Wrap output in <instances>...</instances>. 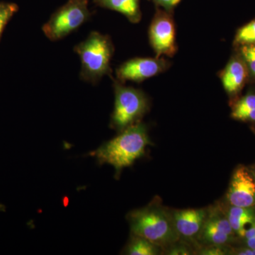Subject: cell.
<instances>
[{
  "label": "cell",
  "mask_w": 255,
  "mask_h": 255,
  "mask_svg": "<svg viewBox=\"0 0 255 255\" xmlns=\"http://www.w3.org/2000/svg\"><path fill=\"white\" fill-rule=\"evenodd\" d=\"M151 143L145 124L136 123L124 129L118 136L91 152L100 164L113 166L119 175L122 169L130 167L141 157Z\"/></svg>",
  "instance_id": "1"
},
{
  "label": "cell",
  "mask_w": 255,
  "mask_h": 255,
  "mask_svg": "<svg viewBox=\"0 0 255 255\" xmlns=\"http://www.w3.org/2000/svg\"><path fill=\"white\" fill-rule=\"evenodd\" d=\"M128 220L132 235L145 238L163 249L180 241L171 211L161 205L159 201L131 211Z\"/></svg>",
  "instance_id": "2"
},
{
  "label": "cell",
  "mask_w": 255,
  "mask_h": 255,
  "mask_svg": "<svg viewBox=\"0 0 255 255\" xmlns=\"http://www.w3.org/2000/svg\"><path fill=\"white\" fill-rule=\"evenodd\" d=\"M81 60L80 78L96 84L105 75L111 74V60L114 48L110 36L92 31L85 41L74 48Z\"/></svg>",
  "instance_id": "3"
},
{
  "label": "cell",
  "mask_w": 255,
  "mask_h": 255,
  "mask_svg": "<svg viewBox=\"0 0 255 255\" xmlns=\"http://www.w3.org/2000/svg\"><path fill=\"white\" fill-rule=\"evenodd\" d=\"M115 105L111 126L119 132L138 123L148 110V100L145 93L133 87L124 86L122 82H114Z\"/></svg>",
  "instance_id": "4"
},
{
  "label": "cell",
  "mask_w": 255,
  "mask_h": 255,
  "mask_svg": "<svg viewBox=\"0 0 255 255\" xmlns=\"http://www.w3.org/2000/svg\"><path fill=\"white\" fill-rule=\"evenodd\" d=\"M90 16L88 0H68L51 15L42 30L50 41H58L76 31Z\"/></svg>",
  "instance_id": "5"
},
{
  "label": "cell",
  "mask_w": 255,
  "mask_h": 255,
  "mask_svg": "<svg viewBox=\"0 0 255 255\" xmlns=\"http://www.w3.org/2000/svg\"><path fill=\"white\" fill-rule=\"evenodd\" d=\"M149 39L156 57H172L177 53L176 28L172 13L157 7L149 28Z\"/></svg>",
  "instance_id": "6"
},
{
  "label": "cell",
  "mask_w": 255,
  "mask_h": 255,
  "mask_svg": "<svg viewBox=\"0 0 255 255\" xmlns=\"http://www.w3.org/2000/svg\"><path fill=\"white\" fill-rule=\"evenodd\" d=\"M236 236L225 210L215 206L209 209L197 242L201 246H228L235 241Z\"/></svg>",
  "instance_id": "7"
},
{
  "label": "cell",
  "mask_w": 255,
  "mask_h": 255,
  "mask_svg": "<svg viewBox=\"0 0 255 255\" xmlns=\"http://www.w3.org/2000/svg\"><path fill=\"white\" fill-rule=\"evenodd\" d=\"M169 62L162 58H135L117 68L119 82H141L162 73L169 67Z\"/></svg>",
  "instance_id": "8"
},
{
  "label": "cell",
  "mask_w": 255,
  "mask_h": 255,
  "mask_svg": "<svg viewBox=\"0 0 255 255\" xmlns=\"http://www.w3.org/2000/svg\"><path fill=\"white\" fill-rule=\"evenodd\" d=\"M231 206L255 207V178L251 169L239 166L233 172L227 193Z\"/></svg>",
  "instance_id": "9"
},
{
  "label": "cell",
  "mask_w": 255,
  "mask_h": 255,
  "mask_svg": "<svg viewBox=\"0 0 255 255\" xmlns=\"http://www.w3.org/2000/svg\"><path fill=\"white\" fill-rule=\"evenodd\" d=\"M223 88L234 102L249 82V71L246 62L238 51L235 52L227 65L220 74Z\"/></svg>",
  "instance_id": "10"
},
{
  "label": "cell",
  "mask_w": 255,
  "mask_h": 255,
  "mask_svg": "<svg viewBox=\"0 0 255 255\" xmlns=\"http://www.w3.org/2000/svg\"><path fill=\"white\" fill-rule=\"evenodd\" d=\"M209 209L173 210L171 211L179 240L197 241Z\"/></svg>",
  "instance_id": "11"
},
{
  "label": "cell",
  "mask_w": 255,
  "mask_h": 255,
  "mask_svg": "<svg viewBox=\"0 0 255 255\" xmlns=\"http://www.w3.org/2000/svg\"><path fill=\"white\" fill-rule=\"evenodd\" d=\"M233 231L240 237H244L247 226L255 223V207H238L230 205L225 210Z\"/></svg>",
  "instance_id": "12"
},
{
  "label": "cell",
  "mask_w": 255,
  "mask_h": 255,
  "mask_svg": "<svg viewBox=\"0 0 255 255\" xmlns=\"http://www.w3.org/2000/svg\"><path fill=\"white\" fill-rule=\"evenodd\" d=\"M93 2L100 7L121 13L131 23H138L141 19L140 0H93Z\"/></svg>",
  "instance_id": "13"
},
{
  "label": "cell",
  "mask_w": 255,
  "mask_h": 255,
  "mask_svg": "<svg viewBox=\"0 0 255 255\" xmlns=\"http://www.w3.org/2000/svg\"><path fill=\"white\" fill-rule=\"evenodd\" d=\"M231 117L236 120L255 123V91L249 90L233 102Z\"/></svg>",
  "instance_id": "14"
},
{
  "label": "cell",
  "mask_w": 255,
  "mask_h": 255,
  "mask_svg": "<svg viewBox=\"0 0 255 255\" xmlns=\"http://www.w3.org/2000/svg\"><path fill=\"white\" fill-rule=\"evenodd\" d=\"M162 253H164L162 247L145 238L133 235L124 251V254L129 255H158Z\"/></svg>",
  "instance_id": "15"
},
{
  "label": "cell",
  "mask_w": 255,
  "mask_h": 255,
  "mask_svg": "<svg viewBox=\"0 0 255 255\" xmlns=\"http://www.w3.org/2000/svg\"><path fill=\"white\" fill-rule=\"evenodd\" d=\"M255 44V18L249 22L238 28L233 40V46H240Z\"/></svg>",
  "instance_id": "16"
},
{
  "label": "cell",
  "mask_w": 255,
  "mask_h": 255,
  "mask_svg": "<svg viewBox=\"0 0 255 255\" xmlns=\"http://www.w3.org/2000/svg\"><path fill=\"white\" fill-rule=\"evenodd\" d=\"M246 62L249 71V82L255 84V44L235 48Z\"/></svg>",
  "instance_id": "17"
},
{
  "label": "cell",
  "mask_w": 255,
  "mask_h": 255,
  "mask_svg": "<svg viewBox=\"0 0 255 255\" xmlns=\"http://www.w3.org/2000/svg\"><path fill=\"white\" fill-rule=\"evenodd\" d=\"M18 6L14 3L0 2V36L6 23L17 12Z\"/></svg>",
  "instance_id": "18"
},
{
  "label": "cell",
  "mask_w": 255,
  "mask_h": 255,
  "mask_svg": "<svg viewBox=\"0 0 255 255\" xmlns=\"http://www.w3.org/2000/svg\"><path fill=\"white\" fill-rule=\"evenodd\" d=\"M196 254L201 255H224L231 254L232 251L228 246H201L200 249L196 251Z\"/></svg>",
  "instance_id": "19"
},
{
  "label": "cell",
  "mask_w": 255,
  "mask_h": 255,
  "mask_svg": "<svg viewBox=\"0 0 255 255\" xmlns=\"http://www.w3.org/2000/svg\"><path fill=\"white\" fill-rule=\"evenodd\" d=\"M164 253H166V255H189L194 254L191 251L190 248L187 246V244L178 243V242L165 248V251H164Z\"/></svg>",
  "instance_id": "20"
},
{
  "label": "cell",
  "mask_w": 255,
  "mask_h": 255,
  "mask_svg": "<svg viewBox=\"0 0 255 255\" xmlns=\"http://www.w3.org/2000/svg\"><path fill=\"white\" fill-rule=\"evenodd\" d=\"M150 1H152L157 7L172 13L174 8L182 1V0H150Z\"/></svg>",
  "instance_id": "21"
},
{
  "label": "cell",
  "mask_w": 255,
  "mask_h": 255,
  "mask_svg": "<svg viewBox=\"0 0 255 255\" xmlns=\"http://www.w3.org/2000/svg\"><path fill=\"white\" fill-rule=\"evenodd\" d=\"M243 239L246 247L255 249V223L247 229Z\"/></svg>",
  "instance_id": "22"
},
{
  "label": "cell",
  "mask_w": 255,
  "mask_h": 255,
  "mask_svg": "<svg viewBox=\"0 0 255 255\" xmlns=\"http://www.w3.org/2000/svg\"><path fill=\"white\" fill-rule=\"evenodd\" d=\"M233 254L238 255H255V249L254 248L244 247V248H237L232 251Z\"/></svg>",
  "instance_id": "23"
},
{
  "label": "cell",
  "mask_w": 255,
  "mask_h": 255,
  "mask_svg": "<svg viewBox=\"0 0 255 255\" xmlns=\"http://www.w3.org/2000/svg\"><path fill=\"white\" fill-rule=\"evenodd\" d=\"M252 171V172H253V175H254V177L255 178V169H251Z\"/></svg>",
  "instance_id": "24"
}]
</instances>
